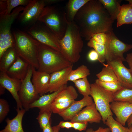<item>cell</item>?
Instances as JSON below:
<instances>
[{
  "mask_svg": "<svg viewBox=\"0 0 132 132\" xmlns=\"http://www.w3.org/2000/svg\"><path fill=\"white\" fill-rule=\"evenodd\" d=\"M114 21L99 0H89L79 10L74 20L82 37L88 41L93 34L113 31Z\"/></svg>",
  "mask_w": 132,
  "mask_h": 132,
  "instance_id": "6da1fadb",
  "label": "cell"
},
{
  "mask_svg": "<svg viewBox=\"0 0 132 132\" xmlns=\"http://www.w3.org/2000/svg\"><path fill=\"white\" fill-rule=\"evenodd\" d=\"M60 52L64 56L73 64L80 57L83 45L79 29L73 21L68 22L63 38L59 40Z\"/></svg>",
  "mask_w": 132,
  "mask_h": 132,
  "instance_id": "7a4b0ae2",
  "label": "cell"
},
{
  "mask_svg": "<svg viewBox=\"0 0 132 132\" xmlns=\"http://www.w3.org/2000/svg\"><path fill=\"white\" fill-rule=\"evenodd\" d=\"M38 60L39 66L37 70L49 74L73 64L66 59L60 52L39 42Z\"/></svg>",
  "mask_w": 132,
  "mask_h": 132,
  "instance_id": "3957f363",
  "label": "cell"
},
{
  "mask_svg": "<svg viewBox=\"0 0 132 132\" xmlns=\"http://www.w3.org/2000/svg\"><path fill=\"white\" fill-rule=\"evenodd\" d=\"M13 35L14 48L18 55L37 70L39 42L30 35L19 30L14 31Z\"/></svg>",
  "mask_w": 132,
  "mask_h": 132,
  "instance_id": "277c9868",
  "label": "cell"
},
{
  "mask_svg": "<svg viewBox=\"0 0 132 132\" xmlns=\"http://www.w3.org/2000/svg\"><path fill=\"white\" fill-rule=\"evenodd\" d=\"M38 21L44 24L59 39L64 36L68 22L65 11L56 6H47L44 8Z\"/></svg>",
  "mask_w": 132,
  "mask_h": 132,
  "instance_id": "5b68a950",
  "label": "cell"
},
{
  "mask_svg": "<svg viewBox=\"0 0 132 132\" xmlns=\"http://www.w3.org/2000/svg\"><path fill=\"white\" fill-rule=\"evenodd\" d=\"M22 6L14 9L10 14L0 15V57L8 48L14 47V38L11 32V26L24 9Z\"/></svg>",
  "mask_w": 132,
  "mask_h": 132,
  "instance_id": "8992f818",
  "label": "cell"
},
{
  "mask_svg": "<svg viewBox=\"0 0 132 132\" xmlns=\"http://www.w3.org/2000/svg\"><path fill=\"white\" fill-rule=\"evenodd\" d=\"M90 95L93 99L96 108L100 114L102 121L105 124L108 117L113 116L110 104L114 100V93L100 87L96 83L90 84Z\"/></svg>",
  "mask_w": 132,
  "mask_h": 132,
  "instance_id": "52a82bcc",
  "label": "cell"
},
{
  "mask_svg": "<svg viewBox=\"0 0 132 132\" xmlns=\"http://www.w3.org/2000/svg\"><path fill=\"white\" fill-rule=\"evenodd\" d=\"M106 33L107 39L104 45L106 61L108 62L118 60L126 61L123 54L132 49V44L121 41L113 31Z\"/></svg>",
  "mask_w": 132,
  "mask_h": 132,
  "instance_id": "ba28073f",
  "label": "cell"
},
{
  "mask_svg": "<svg viewBox=\"0 0 132 132\" xmlns=\"http://www.w3.org/2000/svg\"><path fill=\"white\" fill-rule=\"evenodd\" d=\"M40 22L32 26L27 33L39 42L60 52L59 39L44 24Z\"/></svg>",
  "mask_w": 132,
  "mask_h": 132,
  "instance_id": "9c48e42d",
  "label": "cell"
},
{
  "mask_svg": "<svg viewBox=\"0 0 132 132\" xmlns=\"http://www.w3.org/2000/svg\"><path fill=\"white\" fill-rule=\"evenodd\" d=\"M33 67L30 65L26 76L22 80L20 88L18 93L19 99L23 108L26 111H29L30 105L40 96L31 81Z\"/></svg>",
  "mask_w": 132,
  "mask_h": 132,
  "instance_id": "30bf717a",
  "label": "cell"
},
{
  "mask_svg": "<svg viewBox=\"0 0 132 132\" xmlns=\"http://www.w3.org/2000/svg\"><path fill=\"white\" fill-rule=\"evenodd\" d=\"M45 6L44 0H31L18 16L20 22L28 27L32 26L38 20Z\"/></svg>",
  "mask_w": 132,
  "mask_h": 132,
  "instance_id": "8fae6325",
  "label": "cell"
},
{
  "mask_svg": "<svg viewBox=\"0 0 132 132\" xmlns=\"http://www.w3.org/2000/svg\"><path fill=\"white\" fill-rule=\"evenodd\" d=\"M123 62L118 60L107 63L114 71L122 87L132 89V74L129 68L124 65Z\"/></svg>",
  "mask_w": 132,
  "mask_h": 132,
  "instance_id": "7c38bea8",
  "label": "cell"
},
{
  "mask_svg": "<svg viewBox=\"0 0 132 132\" xmlns=\"http://www.w3.org/2000/svg\"><path fill=\"white\" fill-rule=\"evenodd\" d=\"M102 121L100 113L94 102L85 107L71 120L72 122L99 123Z\"/></svg>",
  "mask_w": 132,
  "mask_h": 132,
  "instance_id": "4fadbf2b",
  "label": "cell"
},
{
  "mask_svg": "<svg viewBox=\"0 0 132 132\" xmlns=\"http://www.w3.org/2000/svg\"><path fill=\"white\" fill-rule=\"evenodd\" d=\"M21 83V80L10 77L6 72H0V86L10 92L16 101L17 109L23 108L18 95Z\"/></svg>",
  "mask_w": 132,
  "mask_h": 132,
  "instance_id": "5bb4252c",
  "label": "cell"
},
{
  "mask_svg": "<svg viewBox=\"0 0 132 132\" xmlns=\"http://www.w3.org/2000/svg\"><path fill=\"white\" fill-rule=\"evenodd\" d=\"M73 64L61 70L50 74L49 86L48 92L51 93L58 90L67 85L68 78L72 70Z\"/></svg>",
  "mask_w": 132,
  "mask_h": 132,
  "instance_id": "9a60e30c",
  "label": "cell"
},
{
  "mask_svg": "<svg viewBox=\"0 0 132 132\" xmlns=\"http://www.w3.org/2000/svg\"><path fill=\"white\" fill-rule=\"evenodd\" d=\"M110 107L116 116V120L125 126L127 120L132 114V104L114 101L110 103Z\"/></svg>",
  "mask_w": 132,
  "mask_h": 132,
  "instance_id": "2e32d148",
  "label": "cell"
},
{
  "mask_svg": "<svg viewBox=\"0 0 132 132\" xmlns=\"http://www.w3.org/2000/svg\"><path fill=\"white\" fill-rule=\"evenodd\" d=\"M93 102L91 97L89 96L83 97V98L80 100H75L68 108L58 115L65 121H70L83 108Z\"/></svg>",
  "mask_w": 132,
  "mask_h": 132,
  "instance_id": "e0dca14e",
  "label": "cell"
},
{
  "mask_svg": "<svg viewBox=\"0 0 132 132\" xmlns=\"http://www.w3.org/2000/svg\"><path fill=\"white\" fill-rule=\"evenodd\" d=\"M50 77V74L36 70L33 67L31 81L37 92L40 96L48 92Z\"/></svg>",
  "mask_w": 132,
  "mask_h": 132,
  "instance_id": "ac0fdd59",
  "label": "cell"
},
{
  "mask_svg": "<svg viewBox=\"0 0 132 132\" xmlns=\"http://www.w3.org/2000/svg\"><path fill=\"white\" fill-rule=\"evenodd\" d=\"M30 65L28 63L18 55L16 61L6 73L11 78L22 80L26 76Z\"/></svg>",
  "mask_w": 132,
  "mask_h": 132,
  "instance_id": "d6986e66",
  "label": "cell"
},
{
  "mask_svg": "<svg viewBox=\"0 0 132 132\" xmlns=\"http://www.w3.org/2000/svg\"><path fill=\"white\" fill-rule=\"evenodd\" d=\"M17 114L12 119L7 118L6 120L7 125L0 132H24L22 126L23 117L26 110L23 108L16 109Z\"/></svg>",
  "mask_w": 132,
  "mask_h": 132,
  "instance_id": "ffe728a7",
  "label": "cell"
},
{
  "mask_svg": "<svg viewBox=\"0 0 132 132\" xmlns=\"http://www.w3.org/2000/svg\"><path fill=\"white\" fill-rule=\"evenodd\" d=\"M67 86V85H64L55 92L50 94H44L41 96L38 99L30 105V109L35 107L40 109L50 107L51 104L54 101L58 95Z\"/></svg>",
  "mask_w": 132,
  "mask_h": 132,
  "instance_id": "44dd1931",
  "label": "cell"
},
{
  "mask_svg": "<svg viewBox=\"0 0 132 132\" xmlns=\"http://www.w3.org/2000/svg\"><path fill=\"white\" fill-rule=\"evenodd\" d=\"M18 55L14 47L7 49L0 57V72H6L15 62Z\"/></svg>",
  "mask_w": 132,
  "mask_h": 132,
  "instance_id": "7402d4cb",
  "label": "cell"
},
{
  "mask_svg": "<svg viewBox=\"0 0 132 132\" xmlns=\"http://www.w3.org/2000/svg\"><path fill=\"white\" fill-rule=\"evenodd\" d=\"M89 0H70L67 3L65 11L68 22L74 21L79 10Z\"/></svg>",
  "mask_w": 132,
  "mask_h": 132,
  "instance_id": "603a6c76",
  "label": "cell"
},
{
  "mask_svg": "<svg viewBox=\"0 0 132 132\" xmlns=\"http://www.w3.org/2000/svg\"><path fill=\"white\" fill-rule=\"evenodd\" d=\"M121 6L119 13L117 17V26L124 24H132V4L129 3Z\"/></svg>",
  "mask_w": 132,
  "mask_h": 132,
  "instance_id": "cb8c5ba5",
  "label": "cell"
},
{
  "mask_svg": "<svg viewBox=\"0 0 132 132\" xmlns=\"http://www.w3.org/2000/svg\"><path fill=\"white\" fill-rule=\"evenodd\" d=\"M113 20L117 19L119 13L121 0H99Z\"/></svg>",
  "mask_w": 132,
  "mask_h": 132,
  "instance_id": "d4e9b609",
  "label": "cell"
},
{
  "mask_svg": "<svg viewBox=\"0 0 132 132\" xmlns=\"http://www.w3.org/2000/svg\"><path fill=\"white\" fill-rule=\"evenodd\" d=\"M78 94L75 88L72 85L67 86L58 95L54 101L56 102H68L77 99Z\"/></svg>",
  "mask_w": 132,
  "mask_h": 132,
  "instance_id": "484cf974",
  "label": "cell"
},
{
  "mask_svg": "<svg viewBox=\"0 0 132 132\" xmlns=\"http://www.w3.org/2000/svg\"><path fill=\"white\" fill-rule=\"evenodd\" d=\"M99 80L105 82L119 81L114 71L107 64L103 68L101 71L96 75Z\"/></svg>",
  "mask_w": 132,
  "mask_h": 132,
  "instance_id": "4316f807",
  "label": "cell"
},
{
  "mask_svg": "<svg viewBox=\"0 0 132 132\" xmlns=\"http://www.w3.org/2000/svg\"><path fill=\"white\" fill-rule=\"evenodd\" d=\"M90 74L89 70L87 66L82 65L74 70H72L68 76V81H74L82 79L89 76Z\"/></svg>",
  "mask_w": 132,
  "mask_h": 132,
  "instance_id": "83f0119b",
  "label": "cell"
},
{
  "mask_svg": "<svg viewBox=\"0 0 132 132\" xmlns=\"http://www.w3.org/2000/svg\"><path fill=\"white\" fill-rule=\"evenodd\" d=\"M39 112L36 118L40 128L42 129L51 122V117L52 113L50 107L39 109Z\"/></svg>",
  "mask_w": 132,
  "mask_h": 132,
  "instance_id": "f1b7e54d",
  "label": "cell"
},
{
  "mask_svg": "<svg viewBox=\"0 0 132 132\" xmlns=\"http://www.w3.org/2000/svg\"><path fill=\"white\" fill-rule=\"evenodd\" d=\"M73 82L79 93L83 97L90 95L91 92L90 84L87 77L76 80Z\"/></svg>",
  "mask_w": 132,
  "mask_h": 132,
  "instance_id": "f546056e",
  "label": "cell"
},
{
  "mask_svg": "<svg viewBox=\"0 0 132 132\" xmlns=\"http://www.w3.org/2000/svg\"><path fill=\"white\" fill-rule=\"evenodd\" d=\"M114 100L123 101L132 104V89L122 87L114 93Z\"/></svg>",
  "mask_w": 132,
  "mask_h": 132,
  "instance_id": "4dcf8cb0",
  "label": "cell"
},
{
  "mask_svg": "<svg viewBox=\"0 0 132 132\" xmlns=\"http://www.w3.org/2000/svg\"><path fill=\"white\" fill-rule=\"evenodd\" d=\"M105 124L109 127L111 132H128V127H126L115 120L112 116H110L107 118Z\"/></svg>",
  "mask_w": 132,
  "mask_h": 132,
  "instance_id": "1f68e13d",
  "label": "cell"
},
{
  "mask_svg": "<svg viewBox=\"0 0 132 132\" xmlns=\"http://www.w3.org/2000/svg\"><path fill=\"white\" fill-rule=\"evenodd\" d=\"M87 45L89 47L93 48L98 53L99 55L98 61L100 62L103 63L106 61L104 45L98 43L91 38L87 43Z\"/></svg>",
  "mask_w": 132,
  "mask_h": 132,
  "instance_id": "d6a6232c",
  "label": "cell"
},
{
  "mask_svg": "<svg viewBox=\"0 0 132 132\" xmlns=\"http://www.w3.org/2000/svg\"><path fill=\"white\" fill-rule=\"evenodd\" d=\"M95 83L104 89L114 93L123 87L119 81L105 82L96 79Z\"/></svg>",
  "mask_w": 132,
  "mask_h": 132,
  "instance_id": "836d02e7",
  "label": "cell"
},
{
  "mask_svg": "<svg viewBox=\"0 0 132 132\" xmlns=\"http://www.w3.org/2000/svg\"><path fill=\"white\" fill-rule=\"evenodd\" d=\"M75 101L73 100L68 102H61L54 101L51 104L50 108L52 113L59 114L67 109Z\"/></svg>",
  "mask_w": 132,
  "mask_h": 132,
  "instance_id": "e575fe53",
  "label": "cell"
},
{
  "mask_svg": "<svg viewBox=\"0 0 132 132\" xmlns=\"http://www.w3.org/2000/svg\"><path fill=\"white\" fill-rule=\"evenodd\" d=\"M7 6V13H11L14 9L20 6H26L31 0H6Z\"/></svg>",
  "mask_w": 132,
  "mask_h": 132,
  "instance_id": "d590c367",
  "label": "cell"
},
{
  "mask_svg": "<svg viewBox=\"0 0 132 132\" xmlns=\"http://www.w3.org/2000/svg\"><path fill=\"white\" fill-rule=\"evenodd\" d=\"M10 111L9 105L7 101L3 99H0V123L4 120Z\"/></svg>",
  "mask_w": 132,
  "mask_h": 132,
  "instance_id": "8d00e7d4",
  "label": "cell"
},
{
  "mask_svg": "<svg viewBox=\"0 0 132 132\" xmlns=\"http://www.w3.org/2000/svg\"><path fill=\"white\" fill-rule=\"evenodd\" d=\"M96 42L104 45L106 41L107 34L105 33H100L92 34L91 38Z\"/></svg>",
  "mask_w": 132,
  "mask_h": 132,
  "instance_id": "74e56055",
  "label": "cell"
},
{
  "mask_svg": "<svg viewBox=\"0 0 132 132\" xmlns=\"http://www.w3.org/2000/svg\"><path fill=\"white\" fill-rule=\"evenodd\" d=\"M88 123L77 122H72V128L75 130L80 131L85 130L87 128Z\"/></svg>",
  "mask_w": 132,
  "mask_h": 132,
  "instance_id": "f35d334b",
  "label": "cell"
},
{
  "mask_svg": "<svg viewBox=\"0 0 132 132\" xmlns=\"http://www.w3.org/2000/svg\"><path fill=\"white\" fill-rule=\"evenodd\" d=\"M88 60L91 62L98 60L99 55L98 53L94 49L90 50L88 55Z\"/></svg>",
  "mask_w": 132,
  "mask_h": 132,
  "instance_id": "ab89813d",
  "label": "cell"
},
{
  "mask_svg": "<svg viewBox=\"0 0 132 132\" xmlns=\"http://www.w3.org/2000/svg\"><path fill=\"white\" fill-rule=\"evenodd\" d=\"M7 4L6 0H0V15H4L7 13Z\"/></svg>",
  "mask_w": 132,
  "mask_h": 132,
  "instance_id": "60d3db41",
  "label": "cell"
},
{
  "mask_svg": "<svg viewBox=\"0 0 132 132\" xmlns=\"http://www.w3.org/2000/svg\"><path fill=\"white\" fill-rule=\"evenodd\" d=\"M110 129L108 127L104 128L100 127L95 130L91 128H88L87 129L86 132H110Z\"/></svg>",
  "mask_w": 132,
  "mask_h": 132,
  "instance_id": "b9f144b4",
  "label": "cell"
},
{
  "mask_svg": "<svg viewBox=\"0 0 132 132\" xmlns=\"http://www.w3.org/2000/svg\"><path fill=\"white\" fill-rule=\"evenodd\" d=\"M58 125L61 128L68 129L73 127L72 122L71 121H61Z\"/></svg>",
  "mask_w": 132,
  "mask_h": 132,
  "instance_id": "7bdbcfd3",
  "label": "cell"
},
{
  "mask_svg": "<svg viewBox=\"0 0 132 132\" xmlns=\"http://www.w3.org/2000/svg\"><path fill=\"white\" fill-rule=\"evenodd\" d=\"M125 59L132 74V53L127 54Z\"/></svg>",
  "mask_w": 132,
  "mask_h": 132,
  "instance_id": "ee69618b",
  "label": "cell"
},
{
  "mask_svg": "<svg viewBox=\"0 0 132 132\" xmlns=\"http://www.w3.org/2000/svg\"><path fill=\"white\" fill-rule=\"evenodd\" d=\"M43 132H53L52 127L51 126V123H49L42 129Z\"/></svg>",
  "mask_w": 132,
  "mask_h": 132,
  "instance_id": "f6af8a7d",
  "label": "cell"
},
{
  "mask_svg": "<svg viewBox=\"0 0 132 132\" xmlns=\"http://www.w3.org/2000/svg\"><path fill=\"white\" fill-rule=\"evenodd\" d=\"M46 5H50L56 3L60 2L62 1L63 0H44Z\"/></svg>",
  "mask_w": 132,
  "mask_h": 132,
  "instance_id": "bcb514c9",
  "label": "cell"
},
{
  "mask_svg": "<svg viewBox=\"0 0 132 132\" xmlns=\"http://www.w3.org/2000/svg\"><path fill=\"white\" fill-rule=\"evenodd\" d=\"M126 122L128 127H129L132 125V114L127 120Z\"/></svg>",
  "mask_w": 132,
  "mask_h": 132,
  "instance_id": "7dc6e473",
  "label": "cell"
},
{
  "mask_svg": "<svg viewBox=\"0 0 132 132\" xmlns=\"http://www.w3.org/2000/svg\"><path fill=\"white\" fill-rule=\"evenodd\" d=\"M53 132H59V131L61 128L58 125L52 127Z\"/></svg>",
  "mask_w": 132,
  "mask_h": 132,
  "instance_id": "c3c4849f",
  "label": "cell"
},
{
  "mask_svg": "<svg viewBox=\"0 0 132 132\" xmlns=\"http://www.w3.org/2000/svg\"><path fill=\"white\" fill-rule=\"evenodd\" d=\"M5 88L4 87L0 86V95L4 94L5 92Z\"/></svg>",
  "mask_w": 132,
  "mask_h": 132,
  "instance_id": "681fc988",
  "label": "cell"
},
{
  "mask_svg": "<svg viewBox=\"0 0 132 132\" xmlns=\"http://www.w3.org/2000/svg\"><path fill=\"white\" fill-rule=\"evenodd\" d=\"M128 132H132V125L128 127Z\"/></svg>",
  "mask_w": 132,
  "mask_h": 132,
  "instance_id": "f907efd6",
  "label": "cell"
},
{
  "mask_svg": "<svg viewBox=\"0 0 132 132\" xmlns=\"http://www.w3.org/2000/svg\"><path fill=\"white\" fill-rule=\"evenodd\" d=\"M125 0L128 1L129 3L132 4V0Z\"/></svg>",
  "mask_w": 132,
  "mask_h": 132,
  "instance_id": "816d5d0a",
  "label": "cell"
},
{
  "mask_svg": "<svg viewBox=\"0 0 132 132\" xmlns=\"http://www.w3.org/2000/svg\"></svg>",
  "mask_w": 132,
  "mask_h": 132,
  "instance_id": "f5cc1de1",
  "label": "cell"
}]
</instances>
